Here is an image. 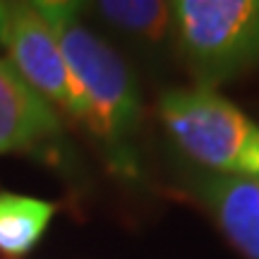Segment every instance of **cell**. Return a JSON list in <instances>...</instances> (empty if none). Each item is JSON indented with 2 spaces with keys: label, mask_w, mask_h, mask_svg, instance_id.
I'll return each mask as SVG.
<instances>
[{
  "label": "cell",
  "mask_w": 259,
  "mask_h": 259,
  "mask_svg": "<svg viewBox=\"0 0 259 259\" xmlns=\"http://www.w3.org/2000/svg\"><path fill=\"white\" fill-rule=\"evenodd\" d=\"M38 15L56 34L67 72L84 101V127L108 149L118 173L135 176L130 139L142 120L137 82L120 53L84 24V5L67 0H41Z\"/></svg>",
  "instance_id": "obj_1"
},
{
  "label": "cell",
  "mask_w": 259,
  "mask_h": 259,
  "mask_svg": "<svg viewBox=\"0 0 259 259\" xmlns=\"http://www.w3.org/2000/svg\"><path fill=\"white\" fill-rule=\"evenodd\" d=\"M158 115L176 147L216 176L259 183V125L216 89H170Z\"/></svg>",
  "instance_id": "obj_2"
},
{
  "label": "cell",
  "mask_w": 259,
  "mask_h": 259,
  "mask_svg": "<svg viewBox=\"0 0 259 259\" xmlns=\"http://www.w3.org/2000/svg\"><path fill=\"white\" fill-rule=\"evenodd\" d=\"M89 8L103 24L142 46L161 48L176 38L173 3L163 0H101Z\"/></svg>",
  "instance_id": "obj_7"
},
{
  "label": "cell",
  "mask_w": 259,
  "mask_h": 259,
  "mask_svg": "<svg viewBox=\"0 0 259 259\" xmlns=\"http://www.w3.org/2000/svg\"><path fill=\"white\" fill-rule=\"evenodd\" d=\"M60 137L63 125L53 106L0 58V154H44Z\"/></svg>",
  "instance_id": "obj_5"
},
{
  "label": "cell",
  "mask_w": 259,
  "mask_h": 259,
  "mask_svg": "<svg viewBox=\"0 0 259 259\" xmlns=\"http://www.w3.org/2000/svg\"><path fill=\"white\" fill-rule=\"evenodd\" d=\"M0 46L8 60L48 103L84 122V101L67 72L56 34L38 15L36 3L0 0Z\"/></svg>",
  "instance_id": "obj_4"
},
{
  "label": "cell",
  "mask_w": 259,
  "mask_h": 259,
  "mask_svg": "<svg viewBox=\"0 0 259 259\" xmlns=\"http://www.w3.org/2000/svg\"><path fill=\"white\" fill-rule=\"evenodd\" d=\"M173 19L197 87L216 89L259 67V0H178Z\"/></svg>",
  "instance_id": "obj_3"
},
{
  "label": "cell",
  "mask_w": 259,
  "mask_h": 259,
  "mask_svg": "<svg viewBox=\"0 0 259 259\" xmlns=\"http://www.w3.org/2000/svg\"><path fill=\"white\" fill-rule=\"evenodd\" d=\"M192 190L233 247L245 259H259V183L199 173Z\"/></svg>",
  "instance_id": "obj_6"
},
{
  "label": "cell",
  "mask_w": 259,
  "mask_h": 259,
  "mask_svg": "<svg viewBox=\"0 0 259 259\" xmlns=\"http://www.w3.org/2000/svg\"><path fill=\"white\" fill-rule=\"evenodd\" d=\"M58 206L48 199L17 192H0V252L22 257L46 233Z\"/></svg>",
  "instance_id": "obj_8"
}]
</instances>
